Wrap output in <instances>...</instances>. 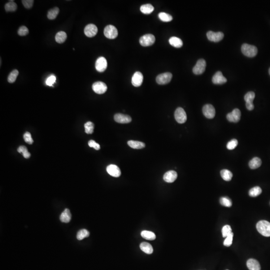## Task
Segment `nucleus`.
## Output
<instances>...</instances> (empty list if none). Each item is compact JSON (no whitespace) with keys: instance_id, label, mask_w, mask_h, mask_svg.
<instances>
[{"instance_id":"1","label":"nucleus","mask_w":270,"mask_h":270,"mask_svg":"<svg viewBox=\"0 0 270 270\" xmlns=\"http://www.w3.org/2000/svg\"><path fill=\"white\" fill-rule=\"evenodd\" d=\"M256 228L258 231L265 237H270V223L265 220H262L257 224Z\"/></svg>"},{"instance_id":"2","label":"nucleus","mask_w":270,"mask_h":270,"mask_svg":"<svg viewBox=\"0 0 270 270\" xmlns=\"http://www.w3.org/2000/svg\"><path fill=\"white\" fill-rule=\"evenodd\" d=\"M241 51L245 56L250 58L254 57L258 53L257 47L248 44H244L242 46Z\"/></svg>"},{"instance_id":"3","label":"nucleus","mask_w":270,"mask_h":270,"mask_svg":"<svg viewBox=\"0 0 270 270\" xmlns=\"http://www.w3.org/2000/svg\"><path fill=\"white\" fill-rule=\"evenodd\" d=\"M104 35L108 39H114L118 35V32L115 26L108 25L106 26L104 31Z\"/></svg>"},{"instance_id":"4","label":"nucleus","mask_w":270,"mask_h":270,"mask_svg":"<svg viewBox=\"0 0 270 270\" xmlns=\"http://www.w3.org/2000/svg\"><path fill=\"white\" fill-rule=\"evenodd\" d=\"M156 39L152 34H146L141 37L139 42L142 46L148 47L153 45Z\"/></svg>"},{"instance_id":"5","label":"nucleus","mask_w":270,"mask_h":270,"mask_svg":"<svg viewBox=\"0 0 270 270\" xmlns=\"http://www.w3.org/2000/svg\"><path fill=\"white\" fill-rule=\"evenodd\" d=\"M174 116L178 123L184 124L187 121V116L186 113L184 110L181 107L178 108L176 110Z\"/></svg>"},{"instance_id":"6","label":"nucleus","mask_w":270,"mask_h":270,"mask_svg":"<svg viewBox=\"0 0 270 270\" xmlns=\"http://www.w3.org/2000/svg\"><path fill=\"white\" fill-rule=\"evenodd\" d=\"M206 62L205 60L201 59L198 61L196 64L193 69V72L195 75H201L205 71Z\"/></svg>"},{"instance_id":"7","label":"nucleus","mask_w":270,"mask_h":270,"mask_svg":"<svg viewBox=\"0 0 270 270\" xmlns=\"http://www.w3.org/2000/svg\"><path fill=\"white\" fill-rule=\"evenodd\" d=\"M173 76L171 73L167 72L163 73L158 76L156 78V82L159 85H165L168 84L171 81Z\"/></svg>"},{"instance_id":"8","label":"nucleus","mask_w":270,"mask_h":270,"mask_svg":"<svg viewBox=\"0 0 270 270\" xmlns=\"http://www.w3.org/2000/svg\"><path fill=\"white\" fill-rule=\"evenodd\" d=\"M255 98V94L253 92H249L246 94L244 100L246 101V106L248 110L252 111L254 109L253 100Z\"/></svg>"},{"instance_id":"9","label":"nucleus","mask_w":270,"mask_h":270,"mask_svg":"<svg viewBox=\"0 0 270 270\" xmlns=\"http://www.w3.org/2000/svg\"><path fill=\"white\" fill-rule=\"evenodd\" d=\"M202 113L207 118L213 119L214 118L216 115L215 109L211 104H207L202 108Z\"/></svg>"},{"instance_id":"10","label":"nucleus","mask_w":270,"mask_h":270,"mask_svg":"<svg viewBox=\"0 0 270 270\" xmlns=\"http://www.w3.org/2000/svg\"><path fill=\"white\" fill-rule=\"evenodd\" d=\"M241 113L240 110L235 109L227 115V119L230 122L238 123L240 120Z\"/></svg>"},{"instance_id":"11","label":"nucleus","mask_w":270,"mask_h":270,"mask_svg":"<svg viewBox=\"0 0 270 270\" xmlns=\"http://www.w3.org/2000/svg\"><path fill=\"white\" fill-rule=\"evenodd\" d=\"M207 36L208 40L214 42H219L223 39L224 35L221 32H214L213 31H209L207 33Z\"/></svg>"},{"instance_id":"12","label":"nucleus","mask_w":270,"mask_h":270,"mask_svg":"<svg viewBox=\"0 0 270 270\" xmlns=\"http://www.w3.org/2000/svg\"><path fill=\"white\" fill-rule=\"evenodd\" d=\"M92 89L96 93L103 94L107 90V86L104 82H96L93 84Z\"/></svg>"},{"instance_id":"13","label":"nucleus","mask_w":270,"mask_h":270,"mask_svg":"<svg viewBox=\"0 0 270 270\" xmlns=\"http://www.w3.org/2000/svg\"><path fill=\"white\" fill-rule=\"evenodd\" d=\"M107 65L108 64L106 59L103 57H101L97 60L95 64V68L98 72L101 73L106 70Z\"/></svg>"},{"instance_id":"14","label":"nucleus","mask_w":270,"mask_h":270,"mask_svg":"<svg viewBox=\"0 0 270 270\" xmlns=\"http://www.w3.org/2000/svg\"><path fill=\"white\" fill-rule=\"evenodd\" d=\"M85 35L89 38H92L96 35L98 33V28L96 25L90 24L87 25L84 29Z\"/></svg>"},{"instance_id":"15","label":"nucleus","mask_w":270,"mask_h":270,"mask_svg":"<svg viewBox=\"0 0 270 270\" xmlns=\"http://www.w3.org/2000/svg\"><path fill=\"white\" fill-rule=\"evenodd\" d=\"M115 121L116 122L120 124H128L131 122L132 118L130 116L127 115L122 114H116L114 116Z\"/></svg>"},{"instance_id":"16","label":"nucleus","mask_w":270,"mask_h":270,"mask_svg":"<svg viewBox=\"0 0 270 270\" xmlns=\"http://www.w3.org/2000/svg\"><path fill=\"white\" fill-rule=\"evenodd\" d=\"M143 81V74L140 72H135L132 78V84L135 87H140L142 84Z\"/></svg>"},{"instance_id":"17","label":"nucleus","mask_w":270,"mask_h":270,"mask_svg":"<svg viewBox=\"0 0 270 270\" xmlns=\"http://www.w3.org/2000/svg\"><path fill=\"white\" fill-rule=\"evenodd\" d=\"M227 80L225 78L220 71L216 73L212 78V82L214 84L222 85L226 83Z\"/></svg>"},{"instance_id":"18","label":"nucleus","mask_w":270,"mask_h":270,"mask_svg":"<svg viewBox=\"0 0 270 270\" xmlns=\"http://www.w3.org/2000/svg\"><path fill=\"white\" fill-rule=\"evenodd\" d=\"M107 171L110 175L114 177H119L121 176V172L118 167L115 165H110L107 167Z\"/></svg>"},{"instance_id":"19","label":"nucleus","mask_w":270,"mask_h":270,"mask_svg":"<svg viewBox=\"0 0 270 270\" xmlns=\"http://www.w3.org/2000/svg\"><path fill=\"white\" fill-rule=\"evenodd\" d=\"M178 174L175 171H169L164 174L163 179L165 182L171 183L177 179Z\"/></svg>"},{"instance_id":"20","label":"nucleus","mask_w":270,"mask_h":270,"mask_svg":"<svg viewBox=\"0 0 270 270\" xmlns=\"http://www.w3.org/2000/svg\"><path fill=\"white\" fill-rule=\"evenodd\" d=\"M247 266L250 270H261L260 263L254 259H250L247 261Z\"/></svg>"},{"instance_id":"21","label":"nucleus","mask_w":270,"mask_h":270,"mask_svg":"<svg viewBox=\"0 0 270 270\" xmlns=\"http://www.w3.org/2000/svg\"><path fill=\"white\" fill-rule=\"evenodd\" d=\"M60 221L63 223H68L70 222L71 219V214L68 209H66L63 212L60 217Z\"/></svg>"},{"instance_id":"22","label":"nucleus","mask_w":270,"mask_h":270,"mask_svg":"<svg viewBox=\"0 0 270 270\" xmlns=\"http://www.w3.org/2000/svg\"><path fill=\"white\" fill-rule=\"evenodd\" d=\"M169 41L171 45L177 48H179L182 47L183 45L182 40L176 37H172L170 38Z\"/></svg>"},{"instance_id":"23","label":"nucleus","mask_w":270,"mask_h":270,"mask_svg":"<svg viewBox=\"0 0 270 270\" xmlns=\"http://www.w3.org/2000/svg\"><path fill=\"white\" fill-rule=\"evenodd\" d=\"M141 250L147 254H151L153 252V248L149 243L143 242L140 245Z\"/></svg>"},{"instance_id":"24","label":"nucleus","mask_w":270,"mask_h":270,"mask_svg":"<svg viewBox=\"0 0 270 270\" xmlns=\"http://www.w3.org/2000/svg\"><path fill=\"white\" fill-rule=\"evenodd\" d=\"M128 145L131 148L135 149H141L145 147L144 143L141 142L137 141L131 140L128 142Z\"/></svg>"},{"instance_id":"25","label":"nucleus","mask_w":270,"mask_h":270,"mask_svg":"<svg viewBox=\"0 0 270 270\" xmlns=\"http://www.w3.org/2000/svg\"><path fill=\"white\" fill-rule=\"evenodd\" d=\"M262 161L259 158L255 157L252 159L249 163V166L252 169H257L261 166Z\"/></svg>"},{"instance_id":"26","label":"nucleus","mask_w":270,"mask_h":270,"mask_svg":"<svg viewBox=\"0 0 270 270\" xmlns=\"http://www.w3.org/2000/svg\"><path fill=\"white\" fill-rule=\"evenodd\" d=\"M154 10V8L151 4H145L141 6L140 7L141 12L144 14H150L153 12Z\"/></svg>"},{"instance_id":"27","label":"nucleus","mask_w":270,"mask_h":270,"mask_svg":"<svg viewBox=\"0 0 270 270\" xmlns=\"http://www.w3.org/2000/svg\"><path fill=\"white\" fill-rule=\"evenodd\" d=\"M67 38V35L66 33L64 31H60L59 32L56 34L55 40L58 43L62 44L66 40Z\"/></svg>"},{"instance_id":"28","label":"nucleus","mask_w":270,"mask_h":270,"mask_svg":"<svg viewBox=\"0 0 270 270\" xmlns=\"http://www.w3.org/2000/svg\"><path fill=\"white\" fill-rule=\"evenodd\" d=\"M141 235L144 239L148 240H154L156 238V235L153 232L149 231H143L141 233Z\"/></svg>"},{"instance_id":"29","label":"nucleus","mask_w":270,"mask_h":270,"mask_svg":"<svg viewBox=\"0 0 270 270\" xmlns=\"http://www.w3.org/2000/svg\"><path fill=\"white\" fill-rule=\"evenodd\" d=\"M221 177L224 180L226 181H230L231 180L233 177V174L231 172L228 170H222L220 172Z\"/></svg>"},{"instance_id":"30","label":"nucleus","mask_w":270,"mask_h":270,"mask_svg":"<svg viewBox=\"0 0 270 270\" xmlns=\"http://www.w3.org/2000/svg\"><path fill=\"white\" fill-rule=\"evenodd\" d=\"M59 9L58 7H55L52 9L50 10L48 12L47 17L49 20H54L57 17L59 13Z\"/></svg>"},{"instance_id":"31","label":"nucleus","mask_w":270,"mask_h":270,"mask_svg":"<svg viewBox=\"0 0 270 270\" xmlns=\"http://www.w3.org/2000/svg\"><path fill=\"white\" fill-rule=\"evenodd\" d=\"M5 8L6 12H15L17 9V4L14 2V1H10L6 4Z\"/></svg>"},{"instance_id":"32","label":"nucleus","mask_w":270,"mask_h":270,"mask_svg":"<svg viewBox=\"0 0 270 270\" xmlns=\"http://www.w3.org/2000/svg\"><path fill=\"white\" fill-rule=\"evenodd\" d=\"M90 236V233L86 229H82L77 233V239L78 240H82Z\"/></svg>"},{"instance_id":"33","label":"nucleus","mask_w":270,"mask_h":270,"mask_svg":"<svg viewBox=\"0 0 270 270\" xmlns=\"http://www.w3.org/2000/svg\"><path fill=\"white\" fill-rule=\"evenodd\" d=\"M159 18L164 22H169L173 20V17L170 15L164 12H161L158 15Z\"/></svg>"},{"instance_id":"34","label":"nucleus","mask_w":270,"mask_h":270,"mask_svg":"<svg viewBox=\"0 0 270 270\" xmlns=\"http://www.w3.org/2000/svg\"><path fill=\"white\" fill-rule=\"evenodd\" d=\"M262 189L260 187L256 186V187H254L253 188L251 189L250 190L249 192V195L250 196L252 197H256L258 196L259 195H260L262 193Z\"/></svg>"},{"instance_id":"35","label":"nucleus","mask_w":270,"mask_h":270,"mask_svg":"<svg viewBox=\"0 0 270 270\" xmlns=\"http://www.w3.org/2000/svg\"><path fill=\"white\" fill-rule=\"evenodd\" d=\"M19 75V71L17 70H14L11 72L8 77V81L10 83H13L16 81Z\"/></svg>"},{"instance_id":"36","label":"nucleus","mask_w":270,"mask_h":270,"mask_svg":"<svg viewBox=\"0 0 270 270\" xmlns=\"http://www.w3.org/2000/svg\"><path fill=\"white\" fill-rule=\"evenodd\" d=\"M18 152L20 153H22L24 157L25 158H29L31 156V154L28 151L27 148L24 146H21L19 147L18 149Z\"/></svg>"},{"instance_id":"37","label":"nucleus","mask_w":270,"mask_h":270,"mask_svg":"<svg viewBox=\"0 0 270 270\" xmlns=\"http://www.w3.org/2000/svg\"><path fill=\"white\" fill-rule=\"evenodd\" d=\"M84 127L86 133L87 134H93L94 129V125L92 122H88L85 124Z\"/></svg>"},{"instance_id":"38","label":"nucleus","mask_w":270,"mask_h":270,"mask_svg":"<svg viewBox=\"0 0 270 270\" xmlns=\"http://www.w3.org/2000/svg\"><path fill=\"white\" fill-rule=\"evenodd\" d=\"M220 202L222 206L226 207H231L232 206V202L231 199L226 197L221 198Z\"/></svg>"},{"instance_id":"39","label":"nucleus","mask_w":270,"mask_h":270,"mask_svg":"<svg viewBox=\"0 0 270 270\" xmlns=\"http://www.w3.org/2000/svg\"><path fill=\"white\" fill-rule=\"evenodd\" d=\"M232 230L231 226H229V225H225L222 228V232L223 237L224 238H226L228 236H229L230 234H231L232 233Z\"/></svg>"},{"instance_id":"40","label":"nucleus","mask_w":270,"mask_h":270,"mask_svg":"<svg viewBox=\"0 0 270 270\" xmlns=\"http://www.w3.org/2000/svg\"><path fill=\"white\" fill-rule=\"evenodd\" d=\"M238 144V141L236 139H233L228 143L227 145V148L229 150H232L237 146Z\"/></svg>"},{"instance_id":"41","label":"nucleus","mask_w":270,"mask_h":270,"mask_svg":"<svg viewBox=\"0 0 270 270\" xmlns=\"http://www.w3.org/2000/svg\"><path fill=\"white\" fill-rule=\"evenodd\" d=\"M233 236H234V234L233 233L228 236L224 242V245L226 247H230V246H231V245L232 244Z\"/></svg>"},{"instance_id":"42","label":"nucleus","mask_w":270,"mask_h":270,"mask_svg":"<svg viewBox=\"0 0 270 270\" xmlns=\"http://www.w3.org/2000/svg\"><path fill=\"white\" fill-rule=\"evenodd\" d=\"M18 33L19 35L21 36H25L29 34V29H28V28L26 27V26H21L19 29Z\"/></svg>"},{"instance_id":"43","label":"nucleus","mask_w":270,"mask_h":270,"mask_svg":"<svg viewBox=\"0 0 270 270\" xmlns=\"http://www.w3.org/2000/svg\"><path fill=\"white\" fill-rule=\"evenodd\" d=\"M24 139L26 143H27L29 144H32L34 142L32 138L31 134L28 132L25 133L24 135Z\"/></svg>"},{"instance_id":"44","label":"nucleus","mask_w":270,"mask_h":270,"mask_svg":"<svg viewBox=\"0 0 270 270\" xmlns=\"http://www.w3.org/2000/svg\"><path fill=\"white\" fill-rule=\"evenodd\" d=\"M56 78L54 75H51L47 78L46 81V84L49 86H53V85L56 82Z\"/></svg>"},{"instance_id":"45","label":"nucleus","mask_w":270,"mask_h":270,"mask_svg":"<svg viewBox=\"0 0 270 270\" xmlns=\"http://www.w3.org/2000/svg\"><path fill=\"white\" fill-rule=\"evenodd\" d=\"M22 2L25 8L29 9L32 7L34 1L33 0H23Z\"/></svg>"},{"instance_id":"46","label":"nucleus","mask_w":270,"mask_h":270,"mask_svg":"<svg viewBox=\"0 0 270 270\" xmlns=\"http://www.w3.org/2000/svg\"><path fill=\"white\" fill-rule=\"evenodd\" d=\"M88 145L89 146V147L94 148L96 150H99L100 149V145L97 143L95 141H89L88 142Z\"/></svg>"},{"instance_id":"47","label":"nucleus","mask_w":270,"mask_h":270,"mask_svg":"<svg viewBox=\"0 0 270 270\" xmlns=\"http://www.w3.org/2000/svg\"><path fill=\"white\" fill-rule=\"evenodd\" d=\"M269 74H270V69H269Z\"/></svg>"},{"instance_id":"48","label":"nucleus","mask_w":270,"mask_h":270,"mask_svg":"<svg viewBox=\"0 0 270 270\" xmlns=\"http://www.w3.org/2000/svg\"></svg>"}]
</instances>
